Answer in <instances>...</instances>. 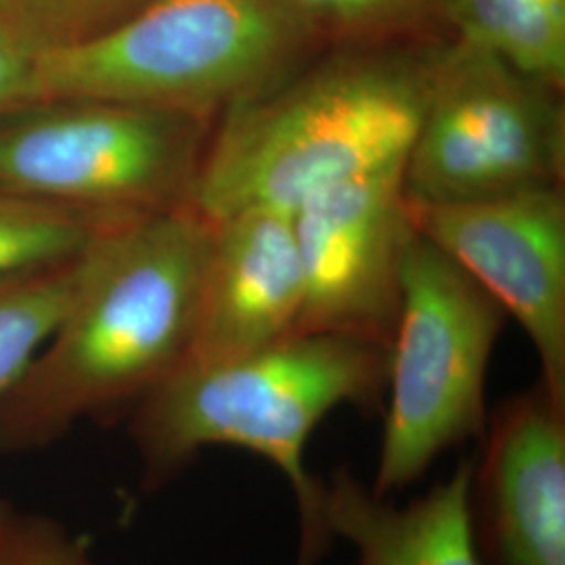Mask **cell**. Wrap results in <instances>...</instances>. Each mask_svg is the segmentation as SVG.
<instances>
[{
    "label": "cell",
    "mask_w": 565,
    "mask_h": 565,
    "mask_svg": "<svg viewBox=\"0 0 565 565\" xmlns=\"http://www.w3.org/2000/svg\"><path fill=\"white\" fill-rule=\"evenodd\" d=\"M0 565H99L57 520L0 499Z\"/></svg>",
    "instance_id": "18"
},
{
    "label": "cell",
    "mask_w": 565,
    "mask_h": 565,
    "mask_svg": "<svg viewBox=\"0 0 565 565\" xmlns=\"http://www.w3.org/2000/svg\"><path fill=\"white\" fill-rule=\"evenodd\" d=\"M411 224L524 329L539 380L565 401V191L408 202Z\"/></svg>",
    "instance_id": "8"
},
{
    "label": "cell",
    "mask_w": 565,
    "mask_h": 565,
    "mask_svg": "<svg viewBox=\"0 0 565 565\" xmlns=\"http://www.w3.org/2000/svg\"><path fill=\"white\" fill-rule=\"evenodd\" d=\"M387 348L333 333H296L216 361H182L135 406L132 440L145 480L160 484L214 446L275 465L300 513V565L327 548L323 482L308 469V446L342 406L380 411Z\"/></svg>",
    "instance_id": "3"
},
{
    "label": "cell",
    "mask_w": 565,
    "mask_h": 565,
    "mask_svg": "<svg viewBox=\"0 0 565 565\" xmlns=\"http://www.w3.org/2000/svg\"><path fill=\"white\" fill-rule=\"evenodd\" d=\"M210 243L189 203L105 231L60 324L0 396V450L53 445L162 384L193 342Z\"/></svg>",
    "instance_id": "1"
},
{
    "label": "cell",
    "mask_w": 565,
    "mask_h": 565,
    "mask_svg": "<svg viewBox=\"0 0 565 565\" xmlns=\"http://www.w3.org/2000/svg\"><path fill=\"white\" fill-rule=\"evenodd\" d=\"M0 9H2V0H0Z\"/></svg>",
    "instance_id": "20"
},
{
    "label": "cell",
    "mask_w": 565,
    "mask_h": 565,
    "mask_svg": "<svg viewBox=\"0 0 565 565\" xmlns=\"http://www.w3.org/2000/svg\"><path fill=\"white\" fill-rule=\"evenodd\" d=\"M315 41L335 46H387L413 39L440 18L443 0H277Z\"/></svg>",
    "instance_id": "16"
},
{
    "label": "cell",
    "mask_w": 565,
    "mask_h": 565,
    "mask_svg": "<svg viewBox=\"0 0 565 565\" xmlns=\"http://www.w3.org/2000/svg\"><path fill=\"white\" fill-rule=\"evenodd\" d=\"M39 49L0 13V116L32 102Z\"/></svg>",
    "instance_id": "19"
},
{
    "label": "cell",
    "mask_w": 565,
    "mask_h": 565,
    "mask_svg": "<svg viewBox=\"0 0 565 565\" xmlns=\"http://www.w3.org/2000/svg\"><path fill=\"white\" fill-rule=\"evenodd\" d=\"M452 36L565 90V0H443Z\"/></svg>",
    "instance_id": "13"
},
{
    "label": "cell",
    "mask_w": 565,
    "mask_h": 565,
    "mask_svg": "<svg viewBox=\"0 0 565 565\" xmlns=\"http://www.w3.org/2000/svg\"><path fill=\"white\" fill-rule=\"evenodd\" d=\"M403 170L333 184L291 214L303 277L298 333H333L387 348L411 233Z\"/></svg>",
    "instance_id": "9"
},
{
    "label": "cell",
    "mask_w": 565,
    "mask_h": 565,
    "mask_svg": "<svg viewBox=\"0 0 565 565\" xmlns=\"http://www.w3.org/2000/svg\"><path fill=\"white\" fill-rule=\"evenodd\" d=\"M505 310L411 224L387 343L384 436L373 492L394 497L452 448L480 440Z\"/></svg>",
    "instance_id": "5"
},
{
    "label": "cell",
    "mask_w": 565,
    "mask_h": 565,
    "mask_svg": "<svg viewBox=\"0 0 565 565\" xmlns=\"http://www.w3.org/2000/svg\"><path fill=\"white\" fill-rule=\"evenodd\" d=\"M214 121L93 99H41L0 116V189L135 218L191 200Z\"/></svg>",
    "instance_id": "6"
},
{
    "label": "cell",
    "mask_w": 565,
    "mask_h": 565,
    "mask_svg": "<svg viewBox=\"0 0 565 565\" xmlns=\"http://www.w3.org/2000/svg\"><path fill=\"white\" fill-rule=\"evenodd\" d=\"M303 277L294 216L245 210L212 223L193 342L184 361H216L296 335Z\"/></svg>",
    "instance_id": "11"
},
{
    "label": "cell",
    "mask_w": 565,
    "mask_h": 565,
    "mask_svg": "<svg viewBox=\"0 0 565 565\" xmlns=\"http://www.w3.org/2000/svg\"><path fill=\"white\" fill-rule=\"evenodd\" d=\"M471 469L463 459L425 494L396 503L350 469L323 482L327 541L354 548L352 565H486L471 518Z\"/></svg>",
    "instance_id": "12"
},
{
    "label": "cell",
    "mask_w": 565,
    "mask_h": 565,
    "mask_svg": "<svg viewBox=\"0 0 565 565\" xmlns=\"http://www.w3.org/2000/svg\"><path fill=\"white\" fill-rule=\"evenodd\" d=\"M151 0H2L0 13L36 49L93 39Z\"/></svg>",
    "instance_id": "17"
},
{
    "label": "cell",
    "mask_w": 565,
    "mask_h": 565,
    "mask_svg": "<svg viewBox=\"0 0 565 565\" xmlns=\"http://www.w3.org/2000/svg\"><path fill=\"white\" fill-rule=\"evenodd\" d=\"M124 221L130 218L60 207L0 189V279L72 263Z\"/></svg>",
    "instance_id": "14"
},
{
    "label": "cell",
    "mask_w": 565,
    "mask_h": 565,
    "mask_svg": "<svg viewBox=\"0 0 565 565\" xmlns=\"http://www.w3.org/2000/svg\"><path fill=\"white\" fill-rule=\"evenodd\" d=\"M84 254L72 263L0 279V396L18 384L60 324L81 281Z\"/></svg>",
    "instance_id": "15"
},
{
    "label": "cell",
    "mask_w": 565,
    "mask_h": 565,
    "mask_svg": "<svg viewBox=\"0 0 565 565\" xmlns=\"http://www.w3.org/2000/svg\"><path fill=\"white\" fill-rule=\"evenodd\" d=\"M317 49L277 0H151L93 39L39 49L32 102L93 99L214 121Z\"/></svg>",
    "instance_id": "4"
},
{
    "label": "cell",
    "mask_w": 565,
    "mask_h": 565,
    "mask_svg": "<svg viewBox=\"0 0 565 565\" xmlns=\"http://www.w3.org/2000/svg\"><path fill=\"white\" fill-rule=\"evenodd\" d=\"M564 93L471 42L443 41L404 160L406 200L480 202L564 186Z\"/></svg>",
    "instance_id": "7"
},
{
    "label": "cell",
    "mask_w": 565,
    "mask_h": 565,
    "mask_svg": "<svg viewBox=\"0 0 565 565\" xmlns=\"http://www.w3.org/2000/svg\"><path fill=\"white\" fill-rule=\"evenodd\" d=\"M471 469L486 565H565V401L541 380L488 413Z\"/></svg>",
    "instance_id": "10"
},
{
    "label": "cell",
    "mask_w": 565,
    "mask_h": 565,
    "mask_svg": "<svg viewBox=\"0 0 565 565\" xmlns=\"http://www.w3.org/2000/svg\"><path fill=\"white\" fill-rule=\"evenodd\" d=\"M443 41L338 46L223 111L191 200L205 221L294 214L324 189L401 168L424 116Z\"/></svg>",
    "instance_id": "2"
}]
</instances>
